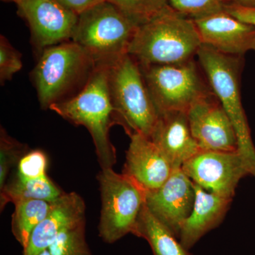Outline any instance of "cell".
I'll list each match as a JSON object with an SVG mask.
<instances>
[{"label": "cell", "mask_w": 255, "mask_h": 255, "mask_svg": "<svg viewBox=\"0 0 255 255\" xmlns=\"http://www.w3.org/2000/svg\"><path fill=\"white\" fill-rule=\"evenodd\" d=\"M187 115L191 134L201 150L238 151L232 122L214 93L196 102Z\"/></svg>", "instance_id": "8fae6325"}, {"label": "cell", "mask_w": 255, "mask_h": 255, "mask_svg": "<svg viewBox=\"0 0 255 255\" xmlns=\"http://www.w3.org/2000/svg\"><path fill=\"white\" fill-rule=\"evenodd\" d=\"M226 4L237 5L245 7H255V0H223Z\"/></svg>", "instance_id": "f1b7e54d"}, {"label": "cell", "mask_w": 255, "mask_h": 255, "mask_svg": "<svg viewBox=\"0 0 255 255\" xmlns=\"http://www.w3.org/2000/svg\"><path fill=\"white\" fill-rule=\"evenodd\" d=\"M140 67L159 114L188 112L196 102L214 93L194 59L180 65Z\"/></svg>", "instance_id": "52a82bcc"}, {"label": "cell", "mask_w": 255, "mask_h": 255, "mask_svg": "<svg viewBox=\"0 0 255 255\" xmlns=\"http://www.w3.org/2000/svg\"><path fill=\"white\" fill-rule=\"evenodd\" d=\"M195 201L190 216L183 223L179 241L189 251L204 235L217 227L226 214L232 199L209 192L193 182Z\"/></svg>", "instance_id": "e0dca14e"}, {"label": "cell", "mask_w": 255, "mask_h": 255, "mask_svg": "<svg viewBox=\"0 0 255 255\" xmlns=\"http://www.w3.org/2000/svg\"><path fill=\"white\" fill-rule=\"evenodd\" d=\"M139 25L108 1H102L79 14L72 41L96 65L112 66L124 55Z\"/></svg>", "instance_id": "5b68a950"}, {"label": "cell", "mask_w": 255, "mask_h": 255, "mask_svg": "<svg viewBox=\"0 0 255 255\" xmlns=\"http://www.w3.org/2000/svg\"><path fill=\"white\" fill-rule=\"evenodd\" d=\"M194 201L192 181L182 168H177L160 187L146 193L145 205L179 239L183 223L190 216Z\"/></svg>", "instance_id": "7c38bea8"}, {"label": "cell", "mask_w": 255, "mask_h": 255, "mask_svg": "<svg viewBox=\"0 0 255 255\" xmlns=\"http://www.w3.org/2000/svg\"><path fill=\"white\" fill-rule=\"evenodd\" d=\"M38 255H50V252H49V251H48V250H46V251L42 252L41 254H39Z\"/></svg>", "instance_id": "f546056e"}, {"label": "cell", "mask_w": 255, "mask_h": 255, "mask_svg": "<svg viewBox=\"0 0 255 255\" xmlns=\"http://www.w3.org/2000/svg\"><path fill=\"white\" fill-rule=\"evenodd\" d=\"M169 159L174 169L201 150L191 134L187 112L170 111L159 114L150 137Z\"/></svg>", "instance_id": "2e32d148"}, {"label": "cell", "mask_w": 255, "mask_h": 255, "mask_svg": "<svg viewBox=\"0 0 255 255\" xmlns=\"http://www.w3.org/2000/svg\"><path fill=\"white\" fill-rule=\"evenodd\" d=\"M130 142L122 174L131 178L146 193L160 187L174 168L163 152L148 137L130 135Z\"/></svg>", "instance_id": "5bb4252c"}, {"label": "cell", "mask_w": 255, "mask_h": 255, "mask_svg": "<svg viewBox=\"0 0 255 255\" xmlns=\"http://www.w3.org/2000/svg\"><path fill=\"white\" fill-rule=\"evenodd\" d=\"M226 11L240 21L255 26V7H245L237 5H226Z\"/></svg>", "instance_id": "4316f807"}, {"label": "cell", "mask_w": 255, "mask_h": 255, "mask_svg": "<svg viewBox=\"0 0 255 255\" xmlns=\"http://www.w3.org/2000/svg\"><path fill=\"white\" fill-rule=\"evenodd\" d=\"M48 158L44 152L34 150L26 152L17 165L16 177L22 179H37L46 175Z\"/></svg>", "instance_id": "484cf974"}, {"label": "cell", "mask_w": 255, "mask_h": 255, "mask_svg": "<svg viewBox=\"0 0 255 255\" xmlns=\"http://www.w3.org/2000/svg\"><path fill=\"white\" fill-rule=\"evenodd\" d=\"M167 2L174 11L193 20L226 11L223 0H167Z\"/></svg>", "instance_id": "cb8c5ba5"}, {"label": "cell", "mask_w": 255, "mask_h": 255, "mask_svg": "<svg viewBox=\"0 0 255 255\" xmlns=\"http://www.w3.org/2000/svg\"><path fill=\"white\" fill-rule=\"evenodd\" d=\"M17 12L27 22L31 41L38 53L72 41L79 15L58 0H16Z\"/></svg>", "instance_id": "30bf717a"}, {"label": "cell", "mask_w": 255, "mask_h": 255, "mask_svg": "<svg viewBox=\"0 0 255 255\" xmlns=\"http://www.w3.org/2000/svg\"><path fill=\"white\" fill-rule=\"evenodd\" d=\"M53 202L42 200H26L15 203L11 217L13 236L23 248L27 246L35 228L46 218Z\"/></svg>", "instance_id": "ffe728a7"}, {"label": "cell", "mask_w": 255, "mask_h": 255, "mask_svg": "<svg viewBox=\"0 0 255 255\" xmlns=\"http://www.w3.org/2000/svg\"><path fill=\"white\" fill-rule=\"evenodd\" d=\"M137 24L148 21L168 6L167 0H107Z\"/></svg>", "instance_id": "603a6c76"}, {"label": "cell", "mask_w": 255, "mask_h": 255, "mask_svg": "<svg viewBox=\"0 0 255 255\" xmlns=\"http://www.w3.org/2000/svg\"><path fill=\"white\" fill-rule=\"evenodd\" d=\"M183 172L209 192L232 199L240 180L250 172L237 152L201 150L186 161Z\"/></svg>", "instance_id": "9c48e42d"}, {"label": "cell", "mask_w": 255, "mask_h": 255, "mask_svg": "<svg viewBox=\"0 0 255 255\" xmlns=\"http://www.w3.org/2000/svg\"><path fill=\"white\" fill-rule=\"evenodd\" d=\"M48 250L51 255H92L85 237V222L64 231Z\"/></svg>", "instance_id": "7402d4cb"}, {"label": "cell", "mask_w": 255, "mask_h": 255, "mask_svg": "<svg viewBox=\"0 0 255 255\" xmlns=\"http://www.w3.org/2000/svg\"><path fill=\"white\" fill-rule=\"evenodd\" d=\"M196 56L213 92L232 122L237 135L238 152L244 159L250 174L255 178V147L240 91L241 56L224 54L204 44Z\"/></svg>", "instance_id": "8992f818"}, {"label": "cell", "mask_w": 255, "mask_h": 255, "mask_svg": "<svg viewBox=\"0 0 255 255\" xmlns=\"http://www.w3.org/2000/svg\"><path fill=\"white\" fill-rule=\"evenodd\" d=\"M110 68L108 65H96L81 91L49 108L70 123L86 128L102 169L112 168L117 162V151L110 137L111 127L115 125L109 92Z\"/></svg>", "instance_id": "7a4b0ae2"}, {"label": "cell", "mask_w": 255, "mask_h": 255, "mask_svg": "<svg viewBox=\"0 0 255 255\" xmlns=\"http://www.w3.org/2000/svg\"><path fill=\"white\" fill-rule=\"evenodd\" d=\"M28 146L10 136L1 127L0 130V191L7 183L11 169L17 166L20 159L27 152Z\"/></svg>", "instance_id": "44dd1931"}, {"label": "cell", "mask_w": 255, "mask_h": 255, "mask_svg": "<svg viewBox=\"0 0 255 255\" xmlns=\"http://www.w3.org/2000/svg\"><path fill=\"white\" fill-rule=\"evenodd\" d=\"M58 1L65 7L79 15L92 6L107 0H58Z\"/></svg>", "instance_id": "83f0119b"}, {"label": "cell", "mask_w": 255, "mask_h": 255, "mask_svg": "<svg viewBox=\"0 0 255 255\" xmlns=\"http://www.w3.org/2000/svg\"><path fill=\"white\" fill-rule=\"evenodd\" d=\"M85 201L78 194L65 193L33 230L23 255H38L48 250L64 231L85 222Z\"/></svg>", "instance_id": "9a60e30c"}, {"label": "cell", "mask_w": 255, "mask_h": 255, "mask_svg": "<svg viewBox=\"0 0 255 255\" xmlns=\"http://www.w3.org/2000/svg\"><path fill=\"white\" fill-rule=\"evenodd\" d=\"M202 44L194 20L167 6L139 25L128 54L141 66L180 65L194 60Z\"/></svg>", "instance_id": "6da1fadb"}, {"label": "cell", "mask_w": 255, "mask_h": 255, "mask_svg": "<svg viewBox=\"0 0 255 255\" xmlns=\"http://www.w3.org/2000/svg\"><path fill=\"white\" fill-rule=\"evenodd\" d=\"M2 1H14V2H15V1H16V0H2Z\"/></svg>", "instance_id": "4dcf8cb0"}, {"label": "cell", "mask_w": 255, "mask_h": 255, "mask_svg": "<svg viewBox=\"0 0 255 255\" xmlns=\"http://www.w3.org/2000/svg\"><path fill=\"white\" fill-rule=\"evenodd\" d=\"M22 68L21 55L3 35L0 36V83L12 79L13 76Z\"/></svg>", "instance_id": "d4e9b609"}, {"label": "cell", "mask_w": 255, "mask_h": 255, "mask_svg": "<svg viewBox=\"0 0 255 255\" xmlns=\"http://www.w3.org/2000/svg\"><path fill=\"white\" fill-rule=\"evenodd\" d=\"M108 86L115 125L150 138L159 112L136 60L127 54L110 66Z\"/></svg>", "instance_id": "277c9868"}, {"label": "cell", "mask_w": 255, "mask_h": 255, "mask_svg": "<svg viewBox=\"0 0 255 255\" xmlns=\"http://www.w3.org/2000/svg\"><path fill=\"white\" fill-rule=\"evenodd\" d=\"M65 192L48 176L37 179H22L17 177L7 182L0 191V209H4L8 203L26 200H42L54 202Z\"/></svg>", "instance_id": "d6986e66"}, {"label": "cell", "mask_w": 255, "mask_h": 255, "mask_svg": "<svg viewBox=\"0 0 255 255\" xmlns=\"http://www.w3.org/2000/svg\"><path fill=\"white\" fill-rule=\"evenodd\" d=\"M95 68L91 57L73 41L43 50L31 73L41 108L49 110L52 105L76 95Z\"/></svg>", "instance_id": "3957f363"}, {"label": "cell", "mask_w": 255, "mask_h": 255, "mask_svg": "<svg viewBox=\"0 0 255 255\" xmlns=\"http://www.w3.org/2000/svg\"><path fill=\"white\" fill-rule=\"evenodd\" d=\"M194 21L203 44L235 56L255 51V26L240 21L226 11Z\"/></svg>", "instance_id": "4fadbf2b"}, {"label": "cell", "mask_w": 255, "mask_h": 255, "mask_svg": "<svg viewBox=\"0 0 255 255\" xmlns=\"http://www.w3.org/2000/svg\"><path fill=\"white\" fill-rule=\"evenodd\" d=\"M102 200L99 236L113 244L132 233L145 204L146 192L136 182L113 169H102L97 175Z\"/></svg>", "instance_id": "ba28073f"}, {"label": "cell", "mask_w": 255, "mask_h": 255, "mask_svg": "<svg viewBox=\"0 0 255 255\" xmlns=\"http://www.w3.org/2000/svg\"><path fill=\"white\" fill-rule=\"evenodd\" d=\"M132 235L148 243L154 255H191L168 228L149 211L142 207Z\"/></svg>", "instance_id": "ac0fdd59"}]
</instances>
